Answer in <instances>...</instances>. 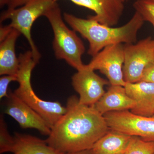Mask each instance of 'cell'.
Listing matches in <instances>:
<instances>
[{
	"instance_id": "cell-15",
	"label": "cell",
	"mask_w": 154,
	"mask_h": 154,
	"mask_svg": "<svg viewBox=\"0 0 154 154\" xmlns=\"http://www.w3.org/2000/svg\"><path fill=\"white\" fill-rule=\"evenodd\" d=\"M131 136L109 130L91 149L93 154H125Z\"/></svg>"
},
{
	"instance_id": "cell-28",
	"label": "cell",
	"mask_w": 154,
	"mask_h": 154,
	"mask_svg": "<svg viewBox=\"0 0 154 154\" xmlns=\"http://www.w3.org/2000/svg\"></svg>"
},
{
	"instance_id": "cell-24",
	"label": "cell",
	"mask_w": 154,
	"mask_h": 154,
	"mask_svg": "<svg viewBox=\"0 0 154 154\" xmlns=\"http://www.w3.org/2000/svg\"><path fill=\"white\" fill-rule=\"evenodd\" d=\"M64 154H93V153L91 151V149H89L74 152L67 153Z\"/></svg>"
},
{
	"instance_id": "cell-21",
	"label": "cell",
	"mask_w": 154,
	"mask_h": 154,
	"mask_svg": "<svg viewBox=\"0 0 154 154\" xmlns=\"http://www.w3.org/2000/svg\"><path fill=\"white\" fill-rule=\"evenodd\" d=\"M141 81L150 82L154 84V61L149 65L144 70Z\"/></svg>"
},
{
	"instance_id": "cell-8",
	"label": "cell",
	"mask_w": 154,
	"mask_h": 154,
	"mask_svg": "<svg viewBox=\"0 0 154 154\" xmlns=\"http://www.w3.org/2000/svg\"><path fill=\"white\" fill-rule=\"evenodd\" d=\"M124 45L118 44L103 48L87 64L88 67L99 70L108 79L111 85L124 87L126 84L123 72Z\"/></svg>"
},
{
	"instance_id": "cell-13",
	"label": "cell",
	"mask_w": 154,
	"mask_h": 154,
	"mask_svg": "<svg viewBox=\"0 0 154 154\" xmlns=\"http://www.w3.org/2000/svg\"><path fill=\"white\" fill-rule=\"evenodd\" d=\"M135 105L134 101L127 94L124 87L111 85L94 106L104 115L112 111L131 110Z\"/></svg>"
},
{
	"instance_id": "cell-12",
	"label": "cell",
	"mask_w": 154,
	"mask_h": 154,
	"mask_svg": "<svg viewBox=\"0 0 154 154\" xmlns=\"http://www.w3.org/2000/svg\"><path fill=\"white\" fill-rule=\"evenodd\" d=\"M124 87L127 94L135 102V106L131 110L132 113L142 116H154V83L143 81L126 82Z\"/></svg>"
},
{
	"instance_id": "cell-23",
	"label": "cell",
	"mask_w": 154,
	"mask_h": 154,
	"mask_svg": "<svg viewBox=\"0 0 154 154\" xmlns=\"http://www.w3.org/2000/svg\"><path fill=\"white\" fill-rule=\"evenodd\" d=\"M13 28H11L9 25L6 26H1L0 28V42L2 41L8 34L10 33Z\"/></svg>"
},
{
	"instance_id": "cell-11",
	"label": "cell",
	"mask_w": 154,
	"mask_h": 154,
	"mask_svg": "<svg viewBox=\"0 0 154 154\" xmlns=\"http://www.w3.org/2000/svg\"><path fill=\"white\" fill-rule=\"evenodd\" d=\"M57 2L58 0H54ZM78 5L94 11L92 19L106 26L118 24L124 10L125 0H69Z\"/></svg>"
},
{
	"instance_id": "cell-1",
	"label": "cell",
	"mask_w": 154,
	"mask_h": 154,
	"mask_svg": "<svg viewBox=\"0 0 154 154\" xmlns=\"http://www.w3.org/2000/svg\"><path fill=\"white\" fill-rule=\"evenodd\" d=\"M66 112L51 128L47 143L67 153L91 149L110 128L104 116L94 106L80 104L76 96L69 97Z\"/></svg>"
},
{
	"instance_id": "cell-14",
	"label": "cell",
	"mask_w": 154,
	"mask_h": 154,
	"mask_svg": "<svg viewBox=\"0 0 154 154\" xmlns=\"http://www.w3.org/2000/svg\"><path fill=\"white\" fill-rule=\"evenodd\" d=\"M19 31L13 29L2 41L0 42V75H18L19 68V57L16 54V42L20 36Z\"/></svg>"
},
{
	"instance_id": "cell-26",
	"label": "cell",
	"mask_w": 154,
	"mask_h": 154,
	"mask_svg": "<svg viewBox=\"0 0 154 154\" xmlns=\"http://www.w3.org/2000/svg\"></svg>"
},
{
	"instance_id": "cell-9",
	"label": "cell",
	"mask_w": 154,
	"mask_h": 154,
	"mask_svg": "<svg viewBox=\"0 0 154 154\" xmlns=\"http://www.w3.org/2000/svg\"><path fill=\"white\" fill-rule=\"evenodd\" d=\"M72 85L79 95L80 104L94 106L105 93L104 87L109 81L101 78L87 65L72 78Z\"/></svg>"
},
{
	"instance_id": "cell-10",
	"label": "cell",
	"mask_w": 154,
	"mask_h": 154,
	"mask_svg": "<svg viewBox=\"0 0 154 154\" xmlns=\"http://www.w3.org/2000/svg\"><path fill=\"white\" fill-rule=\"evenodd\" d=\"M5 113L11 116L23 128H33L49 136L51 128L35 110L10 90L6 98Z\"/></svg>"
},
{
	"instance_id": "cell-17",
	"label": "cell",
	"mask_w": 154,
	"mask_h": 154,
	"mask_svg": "<svg viewBox=\"0 0 154 154\" xmlns=\"http://www.w3.org/2000/svg\"><path fill=\"white\" fill-rule=\"evenodd\" d=\"M154 142L143 140L137 136H131L125 154H154Z\"/></svg>"
},
{
	"instance_id": "cell-6",
	"label": "cell",
	"mask_w": 154,
	"mask_h": 154,
	"mask_svg": "<svg viewBox=\"0 0 154 154\" xmlns=\"http://www.w3.org/2000/svg\"><path fill=\"white\" fill-rule=\"evenodd\" d=\"M103 116L110 129L154 142V116H142L128 110L112 111Z\"/></svg>"
},
{
	"instance_id": "cell-20",
	"label": "cell",
	"mask_w": 154,
	"mask_h": 154,
	"mask_svg": "<svg viewBox=\"0 0 154 154\" xmlns=\"http://www.w3.org/2000/svg\"><path fill=\"white\" fill-rule=\"evenodd\" d=\"M18 78L17 75H5L0 78V98H7L8 96V89L10 83L12 82L17 81Z\"/></svg>"
},
{
	"instance_id": "cell-4",
	"label": "cell",
	"mask_w": 154,
	"mask_h": 154,
	"mask_svg": "<svg viewBox=\"0 0 154 154\" xmlns=\"http://www.w3.org/2000/svg\"><path fill=\"white\" fill-rule=\"evenodd\" d=\"M44 17L48 20L53 32V48L56 57L63 60L77 71L82 69L85 65L82 60L85 51V45L76 32L70 30L66 25L57 3Z\"/></svg>"
},
{
	"instance_id": "cell-3",
	"label": "cell",
	"mask_w": 154,
	"mask_h": 154,
	"mask_svg": "<svg viewBox=\"0 0 154 154\" xmlns=\"http://www.w3.org/2000/svg\"><path fill=\"white\" fill-rule=\"evenodd\" d=\"M17 75L19 86L14 93L43 119L51 128L66 112V107L60 102L42 100L36 96L31 84V72L37 63L30 51L20 54Z\"/></svg>"
},
{
	"instance_id": "cell-16",
	"label": "cell",
	"mask_w": 154,
	"mask_h": 154,
	"mask_svg": "<svg viewBox=\"0 0 154 154\" xmlns=\"http://www.w3.org/2000/svg\"><path fill=\"white\" fill-rule=\"evenodd\" d=\"M14 154H64L53 148L45 140L31 135L16 133Z\"/></svg>"
},
{
	"instance_id": "cell-19",
	"label": "cell",
	"mask_w": 154,
	"mask_h": 154,
	"mask_svg": "<svg viewBox=\"0 0 154 154\" xmlns=\"http://www.w3.org/2000/svg\"><path fill=\"white\" fill-rule=\"evenodd\" d=\"M133 7L144 21L149 22L154 28V0H136Z\"/></svg>"
},
{
	"instance_id": "cell-25",
	"label": "cell",
	"mask_w": 154,
	"mask_h": 154,
	"mask_svg": "<svg viewBox=\"0 0 154 154\" xmlns=\"http://www.w3.org/2000/svg\"><path fill=\"white\" fill-rule=\"evenodd\" d=\"M10 1V0H0V7L1 8H3L5 5H8Z\"/></svg>"
},
{
	"instance_id": "cell-7",
	"label": "cell",
	"mask_w": 154,
	"mask_h": 154,
	"mask_svg": "<svg viewBox=\"0 0 154 154\" xmlns=\"http://www.w3.org/2000/svg\"><path fill=\"white\" fill-rule=\"evenodd\" d=\"M124 45L125 81L137 82L141 80L146 67L154 61V39L148 37L137 43Z\"/></svg>"
},
{
	"instance_id": "cell-18",
	"label": "cell",
	"mask_w": 154,
	"mask_h": 154,
	"mask_svg": "<svg viewBox=\"0 0 154 154\" xmlns=\"http://www.w3.org/2000/svg\"><path fill=\"white\" fill-rule=\"evenodd\" d=\"M15 138L11 136L2 115L0 117V154L13 152Z\"/></svg>"
},
{
	"instance_id": "cell-22",
	"label": "cell",
	"mask_w": 154,
	"mask_h": 154,
	"mask_svg": "<svg viewBox=\"0 0 154 154\" xmlns=\"http://www.w3.org/2000/svg\"><path fill=\"white\" fill-rule=\"evenodd\" d=\"M31 0H10L8 4V9L17 8L30 2Z\"/></svg>"
},
{
	"instance_id": "cell-27",
	"label": "cell",
	"mask_w": 154,
	"mask_h": 154,
	"mask_svg": "<svg viewBox=\"0 0 154 154\" xmlns=\"http://www.w3.org/2000/svg\"></svg>"
},
{
	"instance_id": "cell-5",
	"label": "cell",
	"mask_w": 154,
	"mask_h": 154,
	"mask_svg": "<svg viewBox=\"0 0 154 154\" xmlns=\"http://www.w3.org/2000/svg\"><path fill=\"white\" fill-rule=\"evenodd\" d=\"M56 3L54 0H31L17 8L7 9L1 15V22L10 19L9 26L18 30L27 39L33 58L37 63L41 54L31 36V28L36 19L41 16H44Z\"/></svg>"
},
{
	"instance_id": "cell-2",
	"label": "cell",
	"mask_w": 154,
	"mask_h": 154,
	"mask_svg": "<svg viewBox=\"0 0 154 154\" xmlns=\"http://www.w3.org/2000/svg\"><path fill=\"white\" fill-rule=\"evenodd\" d=\"M63 18L73 30L89 42L88 54L93 57L109 45L136 43L137 33L145 22L137 12L127 23L117 28L102 25L90 17L85 19L64 13Z\"/></svg>"
}]
</instances>
